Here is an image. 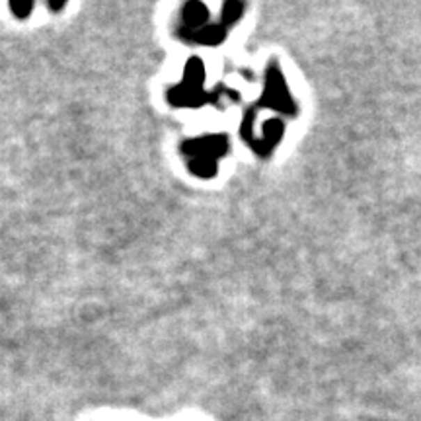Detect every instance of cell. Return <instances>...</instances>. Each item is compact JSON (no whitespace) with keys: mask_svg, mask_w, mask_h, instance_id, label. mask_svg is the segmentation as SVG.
Masks as SVG:
<instances>
[{"mask_svg":"<svg viewBox=\"0 0 421 421\" xmlns=\"http://www.w3.org/2000/svg\"><path fill=\"white\" fill-rule=\"evenodd\" d=\"M201 16L205 18V8L201 6V4H189L186 8V20L191 24V26H196L201 22Z\"/></svg>","mask_w":421,"mask_h":421,"instance_id":"6da1fadb","label":"cell"},{"mask_svg":"<svg viewBox=\"0 0 421 421\" xmlns=\"http://www.w3.org/2000/svg\"><path fill=\"white\" fill-rule=\"evenodd\" d=\"M33 8V4H12V10L16 12L18 16H22V12L31 10Z\"/></svg>","mask_w":421,"mask_h":421,"instance_id":"7a4b0ae2","label":"cell"}]
</instances>
